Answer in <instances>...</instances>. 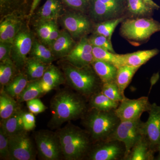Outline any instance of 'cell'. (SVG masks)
Wrapping results in <instances>:
<instances>
[{
    "mask_svg": "<svg viewBox=\"0 0 160 160\" xmlns=\"http://www.w3.org/2000/svg\"><path fill=\"white\" fill-rule=\"evenodd\" d=\"M85 98L72 92H60L51 102L52 118L51 123L54 127L66 122L82 118L88 110Z\"/></svg>",
    "mask_w": 160,
    "mask_h": 160,
    "instance_id": "cell-1",
    "label": "cell"
},
{
    "mask_svg": "<svg viewBox=\"0 0 160 160\" xmlns=\"http://www.w3.org/2000/svg\"><path fill=\"white\" fill-rule=\"evenodd\" d=\"M65 159L86 158L93 142L88 132L74 125H68L57 133Z\"/></svg>",
    "mask_w": 160,
    "mask_h": 160,
    "instance_id": "cell-2",
    "label": "cell"
},
{
    "mask_svg": "<svg viewBox=\"0 0 160 160\" xmlns=\"http://www.w3.org/2000/svg\"><path fill=\"white\" fill-rule=\"evenodd\" d=\"M115 110L101 111L89 108L82 118L83 125L93 143L112 136L121 122Z\"/></svg>",
    "mask_w": 160,
    "mask_h": 160,
    "instance_id": "cell-3",
    "label": "cell"
},
{
    "mask_svg": "<svg viewBox=\"0 0 160 160\" xmlns=\"http://www.w3.org/2000/svg\"><path fill=\"white\" fill-rule=\"evenodd\" d=\"M89 66L78 67L69 64L63 68L64 74L70 86L87 99L101 91L103 84L94 69Z\"/></svg>",
    "mask_w": 160,
    "mask_h": 160,
    "instance_id": "cell-4",
    "label": "cell"
},
{
    "mask_svg": "<svg viewBox=\"0 0 160 160\" xmlns=\"http://www.w3.org/2000/svg\"><path fill=\"white\" fill-rule=\"evenodd\" d=\"M159 31L160 23L146 18L126 20L121 27V33L124 38L137 42L148 39L152 34Z\"/></svg>",
    "mask_w": 160,
    "mask_h": 160,
    "instance_id": "cell-5",
    "label": "cell"
},
{
    "mask_svg": "<svg viewBox=\"0 0 160 160\" xmlns=\"http://www.w3.org/2000/svg\"><path fill=\"white\" fill-rule=\"evenodd\" d=\"M126 149L124 143L109 138L93 143L86 159L89 160H124Z\"/></svg>",
    "mask_w": 160,
    "mask_h": 160,
    "instance_id": "cell-6",
    "label": "cell"
},
{
    "mask_svg": "<svg viewBox=\"0 0 160 160\" xmlns=\"http://www.w3.org/2000/svg\"><path fill=\"white\" fill-rule=\"evenodd\" d=\"M144 122L141 118L131 121H121L110 138L124 143L126 149L124 160L135 144L144 136Z\"/></svg>",
    "mask_w": 160,
    "mask_h": 160,
    "instance_id": "cell-7",
    "label": "cell"
},
{
    "mask_svg": "<svg viewBox=\"0 0 160 160\" xmlns=\"http://www.w3.org/2000/svg\"><path fill=\"white\" fill-rule=\"evenodd\" d=\"M27 132L23 130L9 137L10 160L35 159V149Z\"/></svg>",
    "mask_w": 160,
    "mask_h": 160,
    "instance_id": "cell-8",
    "label": "cell"
},
{
    "mask_svg": "<svg viewBox=\"0 0 160 160\" xmlns=\"http://www.w3.org/2000/svg\"><path fill=\"white\" fill-rule=\"evenodd\" d=\"M151 106L148 97L134 99L125 97L115 111L121 121H131L141 118L143 112H148Z\"/></svg>",
    "mask_w": 160,
    "mask_h": 160,
    "instance_id": "cell-9",
    "label": "cell"
},
{
    "mask_svg": "<svg viewBox=\"0 0 160 160\" xmlns=\"http://www.w3.org/2000/svg\"><path fill=\"white\" fill-rule=\"evenodd\" d=\"M39 154L43 159L57 160L62 153L59 140L57 133L48 131L38 132L35 136Z\"/></svg>",
    "mask_w": 160,
    "mask_h": 160,
    "instance_id": "cell-10",
    "label": "cell"
},
{
    "mask_svg": "<svg viewBox=\"0 0 160 160\" xmlns=\"http://www.w3.org/2000/svg\"><path fill=\"white\" fill-rule=\"evenodd\" d=\"M33 42L30 31L22 27L12 42L11 59L17 67L25 66L27 56L30 53Z\"/></svg>",
    "mask_w": 160,
    "mask_h": 160,
    "instance_id": "cell-11",
    "label": "cell"
},
{
    "mask_svg": "<svg viewBox=\"0 0 160 160\" xmlns=\"http://www.w3.org/2000/svg\"><path fill=\"white\" fill-rule=\"evenodd\" d=\"M149 116L144 124V136L155 152L160 149V106L151 104L148 112Z\"/></svg>",
    "mask_w": 160,
    "mask_h": 160,
    "instance_id": "cell-12",
    "label": "cell"
},
{
    "mask_svg": "<svg viewBox=\"0 0 160 160\" xmlns=\"http://www.w3.org/2000/svg\"><path fill=\"white\" fill-rule=\"evenodd\" d=\"M125 2L126 0H92V15L98 20L114 18L123 10Z\"/></svg>",
    "mask_w": 160,
    "mask_h": 160,
    "instance_id": "cell-13",
    "label": "cell"
},
{
    "mask_svg": "<svg viewBox=\"0 0 160 160\" xmlns=\"http://www.w3.org/2000/svg\"><path fill=\"white\" fill-rule=\"evenodd\" d=\"M62 22L66 31L75 38L84 36L90 30L89 20L80 14L69 13L64 15L62 17Z\"/></svg>",
    "mask_w": 160,
    "mask_h": 160,
    "instance_id": "cell-14",
    "label": "cell"
},
{
    "mask_svg": "<svg viewBox=\"0 0 160 160\" xmlns=\"http://www.w3.org/2000/svg\"><path fill=\"white\" fill-rule=\"evenodd\" d=\"M75 42L73 38L66 30L61 31L59 36L49 46L54 56L66 57L74 48Z\"/></svg>",
    "mask_w": 160,
    "mask_h": 160,
    "instance_id": "cell-15",
    "label": "cell"
},
{
    "mask_svg": "<svg viewBox=\"0 0 160 160\" xmlns=\"http://www.w3.org/2000/svg\"><path fill=\"white\" fill-rule=\"evenodd\" d=\"M64 80L59 69L53 65H49L42 77L40 79V82L44 93H46L62 84Z\"/></svg>",
    "mask_w": 160,
    "mask_h": 160,
    "instance_id": "cell-16",
    "label": "cell"
},
{
    "mask_svg": "<svg viewBox=\"0 0 160 160\" xmlns=\"http://www.w3.org/2000/svg\"><path fill=\"white\" fill-rule=\"evenodd\" d=\"M155 153L143 136L135 144L125 160H153Z\"/></svg>",
    "mask_w": 160,
    "mask_h": 160,
    "instance_id": "cell-17",
    "label": "cell"
},
{
    "mask_svg": "<svg viewBox=\"0 0 160 160\" xmlns=\"http://www.w3.org/2000/svg\"><path fill=\"white\" fill-rule=\"evenodd\" d=\"M62 15V6L59 0H46L38 12L39 21H57Z\"/></svg>",
    "mask_w": 160,
    "mask_h": 160,
    "instance_id": "cell-18",
    "label": "cell"
},
{
    "mask_svg": "<svg viewBox=\"0 0 160 160\" xmlns=\"http://www.w3.org/2000/svg\"><path fill=\"white\" fill-rule=\"evenodd\" d=\"M159 52V50L155 49L150 50H142L122 54L124 66L140 67L147 62L152 58L154 57Z\"/></svg>",
    "mask_w": 160,
    "mask_h": 160,
    "instance_id": "cell-19",
    "label": "cell"
},
{
    "mask_svg": "<svg viewBox=\"0 0 160 160\" xmlns=\"http://www.w3.org/2000/svg\"><path fill=\"white\" fill-rule=\"evenodd\" d=\"M91 66L103 83L115 81L118 68L113 64L95 59Z\"/></svg>",
    "mask_w": 160,
    "mask_h": 160,
    "instance_id": "cell-20",
    "label": "cell"
},
{
    "mask_svg": "<svg viewBox=\"0 0 160 160\" xmlns=\"http://www.w3.org/2000/svg\"><path fill=\"white\" fill-rule=\"evenodd\" d=\"M23 112L18 108L10 117L2 121L1 129L8 136L24 130L22 120Z\"/></svg>",
    "mask_w": 160,
    "mask_h": 160,
    "instance_id": "cell-21",
    "label": "cell"
},
{
    "mask_svg": "<svg viewBox=\"0 0 160 160\" xmlns=\"http://www.w3.org/2000/svg\"><path fill=\"white\" fill-rule=\"evenodd\" d=\"M89 100V108H93L101 111L115 110L120 102L110 99L101 91L92 95Z\"/></svg>",
    "mask_w": 160,
    "mask_h": 160,
    "instance_id": "cell-22",
    "label": "cell"
},
{
    "mask_svg": "<svg viewBox=\"0 0 160 160\" xmlns=\"http://www.w3.org/2000/svg\"><path fill=\"white\" fill-rule=\"evenodd\" d=\"M140 67L125 65L118 68L115 82L122 94L131 82L132 78Z\"/></svg>",
    "mask_w": 160,
    "mask_h": 160,
    "instance_id": "cell-23",
    "label": "cell"
},
{
    "mask_svg": "<svg viewBox=\"0 0 160 160\" xmlns=\"http://www.w3.org/2000/svg\"><path fill=\"white\" fill-rule=\"evenodd\" d=\"M29 54L31 58L47 64H51L54 59V55L50 49L47 48L45 44L36 40L33 41Z\"/></svg>",
    "mask_w": 160,
    "mask_h": 160,
    "instance_id": "cell-24",
    "label": "cell"
},
{
    "mask_svg": "<svg viewBox=\"0 0 160 160\" xmlns=\"http://www.w3.org/2000/svg\"><path fill=\"white\" fill-rule=\"evenodd\" d=\"M49 65L50 64L43 63L34 58L27 59L25 64L27 77L31 81L40 79Z\"/></svg>",
    "mask_w": 160,
    "mask_h": 160,
    "instance_id": "cell-25",
    "label": "cell"
},
{
    "mask_svg": "<svg viewBox=\"0 0 160 160\" xmlns=\"http://www.w3.org/2000/svg\"><path fill=\"white\" fill-rule=\"evenodd\" d=\"M28 83L27 76L23 73H19L15 76L11 82L5 86L4 90L11 97L18 98Z\"/></svg>",
    "mask_w": 160,
    "mask_h": 160,
    "instance_id": "cell-26",
    "label": "cell"
},
{
    "mask_svg": "<svg viewBox=\"0 0 160 160\" xmlns=\"http://www.w3.org/2000/svg\"><path fill=\"white\" fill-rule=\"evenodd\" d=\"M92 53L95 59L111 63L118 69L124 66L122 54H116L95 46H93Z\"/></svg>",
    "mask_w": 160,
    "mask_h": 160,
    "instance_id": "cell-27",
    "label": "cell"
},
{
    "mask_svg": "<svg viewBox=\"0 0 160 160\" xmlns=\"http://www.w3.org/2000/svg\"><path fill=\"white\" fill-rule=\"evenodd\" d=\"M18 108L14 98L4 90H2L0 95V117L2 121L10 117Z\"/></svg>",
    "mask_w": 160,
    "mask_h": 160,
    "instance_id": "cell-28",
    "label": "cell"
},
{
    "mask_svg": "<svg viewBox=\"0 0 160 160\" xmlns=\"http://www.w3.org/2000/svg\"><path fill=\"white\" fill-rule=\"evenodd\" d=\"M44 93H45L40 84V79L33 80L29 82L25 89L18 98V101L19 102H27L37 98Z\"/></svg>",
    "mask_w": 160,
    "mask_h": 160,
    "instance_id": "cell-29",
    "label": "cell"
},
{
    "mask_svg": "<svg viewBox=\"0 0 160 160\" xmlns=\"http://www.w3.org/2000/svg\"><path fill=\"white\" fill-rule=\"evenodd\" d=\"M17 66L11 59L1 62L0 63V83L5 87L14 77L15 68Z\"/></svg>",
    "mask_w": 160,
    "mask_h": 160,
    "instance_id": "cell-30",
    "label": "cell"
},
{
    "mask_svg": "<svg viewBox=\"0 0 160 160\" xmlns=\"http://www.w3.org/2000/svg\"><path fill=\"white\" fill-rule=\"evenodd\" d=\"M123 20L124 18L122 17L98 23L96 27V33L104 36L111 41L112 36L115 29Z\"/></svg>",
    "mask_w": 160,
    "mask_h": 160,
    "instance_id": "cell-31",
    "label": "cell"
},
{
    "mask_svg": "<svg viewBox=\"0 0 160 160\" xmlns=\"http://www.w3.org/2000/svg\"><path fill=\"white\" fill-rule=\"evenodd\" d=\"M1 24L5 27L9 39L12 43L16 36L22 27L21 21L14 16L9 15L3 20Z\"/></svg>",
    "mask_w": 160,
    "mask_h": 160,
    "instance_id": "cell-32",
    "label": "cell"
},
{
    "mask_svg": "<svg viewBox=\"0 0 160 160\" xmlns=\"http://www.w3.org/2000/svg\"><path fill=\"white\" fill-rule=\"evenodd\" d=\"M127 9L132 14L145 16L151 14L153 10L143 0H126Z\"/></svg>",
    "mask_w": 160,
    "mask_h": 160,
    "instance_id": "cell-33",
    "label": "cell"
},
{
    "mask_svg": "<svg viewBox=\"0 0 160 160\" xmlns=\"http://www.w3.org/2000/svg\"><path fill=\"white\" fill-rule=\"evenodd\" d=\"M101 92L107 97L115 102H121L125 97L115 82L103 83Z\"/></svg>",
    "mask_w": 160,
    "mask_h": 160,
    "instance_id": "cell-34",
    "label": "cell"
},
{
    "mask_svg": "<svg viewBox=\"0 0 160 160\" xmlns=\"http://www.w3.org/2000/svg\"><path fill=\"white\" fill-rule=\"evenodd\" d=\"M65 58L70 64L78 67L90 66L95 60L92 53L78 55L74 56H66Z\"/></svg>",
    "mask_w": 160,
    "mask_h": 160,
    "instance_id": "cell-35",
    "label": "cell"
},
{
    "mask_svg": "<svg viewBox=\"0 0 160 160\" xmlns=\"http://www.w3.org/2000/svg\"><path fill=\"white\" fill-rule=\"evenodd\" d=\"M92 49L93 46L92 45L89 39L83 37L66 56H74L78 55L92 53Z\"/></svg>",
    "mask_w": 160,
    "mask_h": 160,
    "instance_id": "cell-36",
    "label": "cell"
},
{
    "mask_svg": "<svg viewBox=\"0 0 160 160\" xmlns=\"http://www.w3.org/2000/svg\"><path fill=\"white\" fill-rule=\"evenodd\" d=\"M55 21H40L38 22L36 29L37 33L40 41L43 44H45L46 40L49 37Z\"/></svg>",
    "mask_w": 160,
    "mask_h": 160,
    "instance_id": "cell-37",
    "label": "cell"
},
{
    "mask_svg": "<svg viewBox=\"0 0 160 160\" xmlns=\"http://www.w3.org/2000/svg\"><path fill=\"white\" fill-rule=\"evenodd\" d=\"M89 39L92 46L99 47L110 52L115 53L111 41L106 37L101 35L96 34Z\"/></svg>",
    "mask_w": 160,
    "mask_h": 160,
    "instance_id": "cell-38",
    "label": "cell"
},
{
    "mask_svg": "<svg viewBox=\"0 0 160 160\" xmlns=\"http://www.w3.org/2000/svg\"><path fill=\"white\" fill-rule=\"evenodd\" d=\"M9 137L2 129L0 130V157L1 159L10 160Z\"/></svg>",
    "mask_w": 160,
    "mask_h": 160,
    "instance_id": "cell-39",
    "label": "cell"
},
{
    "mask_svg": "<svg viewBox=\"0 0 160 160\" xmlns=\"http://www.w3.org/2000/svg\"><path fill=\"white\" fill-rule=\"evenodd\" d=\"M27 106L29 112L34 114L42 113L47 109L42 102L38 98L27 102Z\"/></svg>",
    "mask_w": 160,
    "mask_h": 160,
    "instance_id": "cell-40",
    "label": "cell"
},
{
    "mask_svg": "<svg viewBox=\"0 0 160 160\" xmlns=\"http://www.w3.org/2000/svg\"><path fill=\"white\" fill-rule=\"evenodd\" d=\"M12 43L10 42H0V61L11 59Z\"/></svg>",
    "mask_w": 160,
    "mask_h": 160,
    "instance_id": "cell-41",
    "label": "cell"
},
{
    "mask_svg": "<svg viewBox=\"0 0 160 160\" xmlns=\"http://www.w3.org/2000/svg\"><path fill=\"white\" fill-rule=\"evenodd\" d=\"M22 120L24 130L26 131H30L35 127V117L33 113L31 112H23Z\"/></svg>",
    "mask_w": 160,
    "mask_h": 160,
    "instance_id": "cell-42",
    "label": "cell"
},
{
    "mask_svg": "<svg viewBox=\"0 0 160 160\" xmlns=\"http://www.w3.org/2000/svg\"><path fill=\"white\" fill-rule=\"evenodd\" d=\"M65 3L72 9L84 11L87 6V0H63Z\"/></svg>",
    "mask_w": 160,
    "mask_h": 160,
    "instance_id": "cell-43",
    "label": "cell"
},
{
    "mask_svg": "<svg viewBox=\"0 0 160 160\" xmlns=\"http://www.w3.org/2000/svg\"><path fill=\"white\" fill-rule=\"evenodd\" d=\"M57 21L54 22L53 27H52L49 37L46 40V42L44 44L46 46H49V47L58 38L59 36L60 32H61V31L59 29Z\"/></svg>",
    "mask_w": 160,
    "mask_h": 160,
    "instance_id": "cell-44",
    "label": "cell"
},
{
    "mask_svg": "<svg viewBox=\"0 0 160 160\" xmlns=\"http://www.w3.org/2000/svg\"><path fill=\"white\" fill-rule=\"evenodd\" d=\"M0 42H10L5 27L2 24L0 25Z\"/></svg>",
    "mask_w": 160,
    "mask_h": 160,
    "instance_id": "cell-45",
    "label": "cell"
},
{
    "mask_svg": "<svg viewBox=\"0 0 160 160\" xmlns=\"http://www.w3.org/2000/svg\"><path fill=\"white\" fill-rule=\"evenodd\" d=\"M143 1L147 5H149L153 9H158L160 8V6L158 5L156 3H155L152 0H143Z\"/></svg>",
    "mask_w": 160,
    "mask_h": 160,
    "instance_id": "cell-46",
    "label": "cell"
},
{
    "mask_svg": "<svg viewBox=\"0 0 160 160\" xmlns=\"http://www.w3.org/2000/svg\"><path fill=\"white\" fill-rule=\"evenodd\" d=\"M40 1L41 0H33L32 4L31 9H30V14H29L30 16H31V15L33 13V12L36 9L38 5L39 4Z\"/></svg>",
    "mask_w": 160,
    "mask_h": 160,
    "instance_id": "cell-47",
    "label": "cell"
},
{
    "mask_svg": "<svg viewBox=\"0 0 160 160\" xmlns=\"http://www.w3.org/2000/svg\"><path fill=\"white\" fill-rule=\"evenodd\" d=\"M0 1H1V9H2L4 6L6 5V3L9 2L10 0H0Z\"/></svg>",
    "mask_w": 160,
    "mask_h": 160,
    "instance_id": "cell-48",
    "label": "cell"
},
{
    "mask_svg": "<svg viewBox=\"0 0 160 160\" xmlns=\"http://www.w3.org/2000/svg\"><path fill=\"white\" fill-rule=\"evenodd\" d=\"M159 150H160V149Z\"/></svg>",
    "mask_w": 160,
    "mask_h": 160,
    "instance_id": "cell-49",
    "label": "cell"
}]
</instances>
